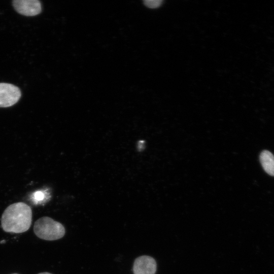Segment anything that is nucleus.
Here are the masks:
<instances>
[{"label":"nucleus","instance_id":"f257e3e1","mask_svg":"<svg viewBox=\"0 0 274 274\" xmlns=\"http://www.w3.org/2000/svg\"><path fill=\"white\" fill-rule=\"evenodd\" d=\"M32 221V210L23 202L14 203L4 211L1 218V226L7 232L22 233L30 227Z\"/></svg>","mask_w":274,"mask_h":274},{"label":"nucleus","instance_id":"f03ea898","mask_svg":"<svg viewBox=\"0 0 274 274\" xmlns=\"http://www.w3.org/2000/svg\"><path fill=\"white\" fill-rule=\"evenodd\" d=\"M33 231L38 237L47 241L58 239L65 234L64 226L48 217L38 219L35 223Z\"/></svg>","mask_w":274,"mask_h":274},{"label":"nucleus","instance_id":"7ed1b4c3","mask_svg":"<svg viewBox=\"0 0 274 274\" xmlns=\"http://www.w3.org/2000/svg\"><path fill=\"white\" fill-rule=\"evenodd\" d=\"M21 95L18 87L9 83H0V108L13 106L18 101Z\"/></svg>","mask_w":274,"mask_h":274},{"label":"nucleus","instance_id":"20e7f679","mask_svg":"<svg viewBox=\"0 0 274 274\" xmlns=\"http://www.w3.org/2000/svg\"><path fill=\"white\" fill-rule=\"evenodd\" d=\"M13 6L19 14L26 16H35L41 12L42 6L38 0H15Z\"/></svg>","mask_w":274,"mask_h":274},{"label":"nucleus","instance_id":"39448f33","mask_svg":"<svg viewBox=\"0 0 274 274\" xmlns=\"http://www.w3.org/2000/svg\"><path fill=\"white\" fill-rule=\"evenodd\" d=\"M156 270V261L149 256L139 257L134 262L133 266L134 274H155Z\"/></svg>","mask_w":274,"mask_h":274},{"label":"nucleus","instance_id":"423d86ee","mask_svg":"<svg viewBox=\"0 0 274 274\" xmlns=\"http://www.w3.org/2000/svg\"><path fill=\"white\" fill-rule=\"evenodd\" d=\"M260 161L266 173L274 176V156L268 150H263L260 155Z\"/></svg>","mask_w":274,"mask_h":274},{"label":"nucleus","instance_id":"0eeeda50","mask_svg":"<svg viewBox=\"0 0 274 274\" xmlns=\"http://www.w3.org/2000/svg\"><path fill=\"white\" fill-rule=\"evenodd\" d=\"M162 2L161 0H145L144 1L145 5L150 8H158L161 5Z\"/></svg>","mask_w":274,"mask_h":274},{"label":"nucleus","instance_id":"6e6552de","mask_svg":"<svg viewBox=\"0 0 274 274\" xmlns=\"http://www.w3.org/2000/svg\"><path fill=\"white\" fill-rule=\"evenodd\" d=\"M144 143V142H143V141L140 142L139 144V148L140 149H141L143 148V147L144 146V145H143Z\"/></svg>","mask_w":274,"mask_h":274},{"label":"nucleus","instance_id":"1a4fd4ad","mask_svg":"<svg viewBox=\"0 0 274 274\" xmlns=\"http://www.w3.org/2000/svg\"><path fill=\"white\" fill-rule=\"evenodd\" d=\"M38 274H52V273H49V272H41V273H38Z\"/></svg>","mask_w":274,"mask_h":274},{"label":"nucleus","instance_id":"9d476101","mask_svg":"<svg viewBox=\"0 0 274 274\" xmlns=\"http://www.w3.org/2000/svg\"><path fill=\"white\" fill-rule=\"evenodd\" d=\"M3 242H5V241L4 240V241H3L0 242L1 243H3Z\"/></svg>","mask_w":274,"mask_h":274},{"label":"nucleus","instance_id":"9b49d317","mask_svg":"<svg viewBox=\"0 0 274 274\" xmlns=\"http://www.w3.org/2000/svg\"><path fill=\"white\" fill-rule=\"evenodd\" d=\"M13 274H17V273H13Z\"/></svg>","mask_w":274,"mask_h":274}]
</instances>
